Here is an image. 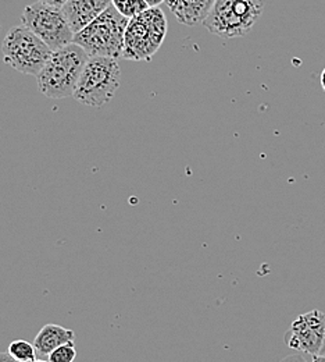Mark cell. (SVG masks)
Listing matches in <instances>:
<instances>
[{
    "label": "cell",
    "mask_w": 325,
    "mask_h": 362,
    "mask_svg": "<svg viewBox=\"0 0 325 362\" xmlns=\"http://www.w3.org/2000/svg\"><path fill=\"white\" fill-rule=\"evenodd\" d=\"M88 59V53L74 42L53 50L45 67L37 76L39 92L50 99L73 96Z\"/></svg>",
    "instance_id": "6da1fadb"
},
{
    "label": "cell",
    "mask_w": 325,
    "mask_h": 362,
    "mask_svg": "<svg viewBox=\"0 0 325 362\" xmlns=\"http://www.w3.org/2000/svg\"><path fill=\"white\" fill-rule=\"evenodd\" d=\"M130 18L111 4L91 24L74 35V44L81 46L90 57H121L124 37Z\"/></svg>",
    "instance_id": "7a4b0ae2"
},
{
    "label": "cell",
    "mask_w": 325,
    "mask_h": 362,
    "mask_svg": "<svg viewBox=\"0 0 325 362\" xmlns=\"http://www.w3.org/2000/svg\"><path fill=\"white\" fill-rule=\"evenodd\" d=\"M167 35V18L160 7H149L130 18L121 57L133 62H149L163 45Z\"/></svg>",
    "instance_id": "3957f363"
},
{
    "label": "cell",
    "mask_w": 325,
    "mask_h": 362,
    "mask_svg": "<svg viewBox=\"0 0 325 362\" xmlns=\"http://www.w3.org/2000/svg\"><path fill=\"white\" fill-rule=\"evenodd\" d=\"M120 87V64L114 57H90L77 88L74 99L81 105L102 107L109 103Z\"/></svg>",
    "instance_id": "277c9868"
},
{
    "label": "cell",
    "mask_w": 325,
    "mask_h": 362,
    "mask_svg": "<svg viewBox=\"0 0 325 362\" xmlns=\"http://www.w3.org/2000/svg\"><path fill=\"white\" fill-rule=\"evenodd\" d=\"M51 53L53 50L23 23L13 27L1 44L4 63L27 76H38Z\"/></svg>",
    "instance_id": "5b68a950"
},
{
    "label": "cell",
    "mask_w": 325,
    "mask_h": 362,
    "mask_svg": "<svg viewBox=\"0 0 325 362\" xmlns=\"http://www.w3.org/2000/svg\"><path fill=\"white\" fill-rule=\"evenodd\" d=\"M263 8L264 0H216L203 25L221 38L245 37L259 21Z\"/></svg>",
    "instance_id": "8992f818"
},
{
    "label": "cell",
    "mask_w": 325,
    "mask_h": 362,
    "mask_svg": "<svg viewBox=\"0 0 325 362\" xmlns=\"http://www.w3.org/2000/svg\"><path fill=\"white\" fill-rule=\"evenodd\" d=\"M21 23L35 33L51 50L73 44L75 33L71 30L60 7L34 3L24 8Z\"/></svg>",
    "instance_id": "52a82bcc"
},
{
    "label": "cell",
    "mask_w": 325,
    "mask_h": 362,
    "mask_svg": "<svg viewBox=\"0 0 325 362\" xmlns=\"http://www.w3.org/2000/svg\"><path fill=\"white\" fill-rule=\"evenodd\" d=\"M325 314L313 310L296 317L285 333V344L296 351L319 356L324 343Z\"/></svg>",
    "instance_id": "ba28073f"
},
{
    "label": "cell",
    "mask_w": 325,
    "mask_h": 362,
    "mask_svg": "<svg viewBox=\"0 0 325 362\" xmlns=\"http://www.w3.org/2000/svg\"><path fill=\"white\" fill-rule=\"evenodd\" d=\"M111 4L113 0H68L61 10L71 30L77 34Z\"/></svg>",
    "instance_id": "9c48e42d"
},
{
    "label": "cell",
    "mask_w": 325,
    "mask_h": 362,
    "mask_svg": "<svg viewBox=\"0 0 325 362\" xmlns=\"http://www.w3.org/2000/svg\"><path fill=\"white\" fill-rule=\"evenodd\" d=\"M75 341V333L71 329L63 327L56 323H47L34 339V349L37 357L45 360L57 347Z\"/></svg>",
    "instance_id": "30bf717a"
},
{
    "label": "cell",
    "mask_w": 325,
    "mask_h": 362,
    "mask_svg": "<svg viewBox=\"0 0 325 362\" xmlns=\"http://www.w3.org/2000/svg\"><path fill=\"white\" fill-rule=\"evenodd\" d=\"M170 11L184 25L203 24L216 0H166Z\"/></svg>",
    "instance_id": "8fae6325"
},
{
    "label": "cell",
    "mask_w": 325,
    "mask_h": 362,
    "mask_svg": "<svg viewBox=\"0 0 325 362\" xmlns=\"http://www.w3.org/2000/svg\"><path fill=\"white\" fill-rule=\"evenodd\" d=\"M7 353L17 361L32 362L37 358V353L32 343H28L27 340H14L10 343Z\"/></svg>",
    "instance_id": "7c38bea8"
},
{
    "label": "cell",
    "mask_w": 325,
    "mask_h": 362,
    "mask_svg": "<svg viewBox=\"0 0 325 362\" xmlns=\"http://www.w3.org/2000/svg\"><path fill=\"white\" fill-rule=\"evenodd\" d=\"M113 6L127 18H134L149 8L145 0H113Z\"/></svg>",
    "instance_id": "4fadbf2b"
},
{
    "label": "cell",
    "mask_w": 325,
    "mask_h": 362,
    "mask_svg": "<svg viewBox=\"0 0 325 362\" xmlns=\"http://www.w3.org/2000/svg\"><path fill=\"white\" fill-rule=\"evenodd\" d=\"M75 358H77V349L74 341L57 347L47 357L49 362H74Z\"/></svg>",
    "instance_id": "5bb4252c"
},
{
    "label": "cell",
    "mask_w": 325,
    "mask_h": 362,
    "mask_svg": "<svg viewBox=\"0 0 325 362\" xmlns=\"http://www.w3.org/2000/svg\"><path fill=\"white\" fill-rule=\"evenodd\" d=\"M39 1L44 3V4H49V6H54V7L63 8L64 4H66L68 0H39Z\"/></svg>",
    "instance_id": "9a60e30c"
},
{
    "label": "cell",
    "mask_w": 325,
    "mask_h": 362,
    "mask_svg": "<svg viewBox=\"0 0 325 362\" xmlns=\"http://www.w3.org/2000/svg\"><path fill=\"white\" fill-rule=\"evenodd\" d=\"M281 362H307L302 356L296 354V356H288L286 358H283Z\"/></svg>",
    "instance_id": "2e32d148"
},
{
    "label": "cell",
    "mask_w": 325,
    "mask_h": 362,
    "mask_svg": "<svg viewBox=\"0 0 325 362\" xmlns=\"http://www.w3.org/2000/svg\"><path fill=\"white\" fill-rule=\"evenodd\" d=\"M0 362H20L14 360L8 353H0Z\"/></svg>",
    "instance_id": "e0dca14e"
},
{
    "label": "cell",
    "mask_w": 325,
    "mask_h": 362,
    "mask_svg": "<svg viewBox=\"0 0 325 362\" xmlns=\"http://www.w3.org/2000/svg\"><path fill=\"white\" fill-rule=\"evenodd\" d=\"M147 3L149 7H159L161 3H164L166 0H145Z\"/></svg>",
    "instance_id": "ac0fdd59"
},
{
    "label": "cell",
    "mask_w": 325,
    "mask_h": 362,
    "mask_svg": "<svg viewBox=\"0 0 325 362\" xmlns=\"http://www.w3.org/2000/svg\"><path fill=\"white\" fill-rule=\"evenodd\" d=\"M313 362H325V356H321V354L314 356L313 357Z\"/></svg>",
    "instance_id": "d6986e66"
},
{
    "label": "cell",
    "mask_w": 325,
    "mask_h": 362,
    "mask_svg": "<svg viewBox=\"0 0 325 362\" xmlns=\"http://www.w3.org/2000/svg\"><path fill=\"white\" fill-rule=\"evenodd\" d=\"M320 81H321V87L325 92V69L321 71V77H320Z\"/></svg>",
    "instance_id": "ffe728a7"
},
{
    "label": "cell",
    "mask_w": 325,
    "mask_h": 362,
    "mask_svg": "<svg viewBox=\"0 0 325 362\" xmlns=\"http://www.w3.org/2000/svg\"><path fill=\"white\" fill-rule=\"evenodd\" d=\"M320 354H321V356H325V336H324V343H323V347H321V351H320Z\"/></svg>",
    "instance_id": "44dd1931"
},
{
    "label": "cell",
    "mask_w": 325,
    "mask_h": 362,
    "mask_svg": "<svg viewBox=\"0 0 325 362\" xmlns=\"http://www.w3.org/2000/svg\"><path fill=\"white\" fill-rule=\"evenodd\" d=\"M32 362H49V361H45V360H41V358H39V360H35V361H32Z\"/></svg>",
    "instance_id": "7402d4cb"
}]
</instances>
